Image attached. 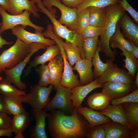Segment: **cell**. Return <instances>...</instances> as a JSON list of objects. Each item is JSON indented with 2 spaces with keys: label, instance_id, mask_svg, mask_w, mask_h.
<instances>
[{
  "label": "cell",
  "instance_id": "31",
  "mask_svg": "<svg viewBox=\"0 0 138 138\" xmlns=\"http://www.w3.org/2000/svg\"><path fill=\"white\" fill-rule=\"evenodd\" d=\"M62 43L67 55V59L71 66L73 65L81 59L80 50L76 45L65 40Z\"/></svg>",
  "mask_w": 138,
  "mask_h": 138
},
{
  "label": "cell",
  "instance_id": "36",
  "mask_svg": "<svg viewBox=\"0 0 138 138\" xmlns=\"http://www.w3.org/2000/svg\"><path fill=\"white\" fill-rule=\"evenodd\" d=\"M110 42L119 44L133 54L132 46L128 40L125 38L121 32L120 28L118 22L115 32L111 37Z\"/></svg>",
  "mask_w": 138,
  "mask_h": 138
},
{
  "label": "cell",
  "instance_id": "29",
  "mask_svg": "<svg viewBox=\"0 0 138 138\" xmlns=\"http://www.w3.org/2000/svg\"><path fill=\"white\" fill-rule=\"evenodd\" d=\"M131 131L138 128V103L124 102L122 103Z\"/></svg>",
  "mask_w": 138,
  "mask_h": 138
},
{
  "label": "cell",
  "instance_id": "15",
  "mask_svg": "<svg viewBox=\"0 0 138 138\" xmlns=\"http://www.w3.org/2000/svg\"><path fill=\"white\" fill-rule=\"evenodd\" d=\"M101 125L105 131V138H132L134 131L120 123L111 121Z\"/></svg>",
  "mask_w": 138,
  "mask_h": 138
},
{
  "label": "cell",
  "instance_id": "48",
  "mask_svg": "<svg viewBox=\"0 0 138 138\" xmlns=\"http://www.w3.org/2000/svg\"><path fill=\"white\" fill-rule=\"evenodd\" d=\"M2 24V22L0 23V27ZM13 43L12 42H8L4 39L2 38L0 35V49L3 47L4 45H9L12 44Z\"/></svg>",
  "mask_w": 138,
  "mask_h": 138
},
{
  "label": "cell",
  "instance_id": "40",
  "mask_svg": "<svg viewBox=\"0 0 138 138\" xmlns=\"http://www.w3.org/2000/svg\"><path fill=\"white\" fill-rule=\"evenodd\" d=\"M105 129L101 125H98L90 128L87 138H105Z\"/></svg>",
  "mask_w": 138,
  "mask_h": 138
},
{
  "label": "cell",
  "instance_id": "39",
  "mask_svg": "<svg viewBox=\"0 0 138 138\" xmlns=\"http://www.w3.org/2000/svg\"><path fill=\"white\" fill-rule=\"evenodd\" d=\"M103 27L88 25L82 31L81 35L83 39L88 38L100 36L103 31Z\"/></svg>",
  "mask_w": 138,
  "mask_h": 138
},
{
  "label": "cell",
  "instance_id": "46",
  "mask_svg": "<svg viewBox=\"0 0 138 138\" xmlns=\"http://www.w3.org/2000/svg\"><path fill=\"white\" fill-rule=\"evenodd\" d=\"M0 112H5L7 114V110L3 96L0 94Z\"/></svg>",
  "mask_w": 138,
  "mask_h": 138
},
{
  "label": "cell",
  "instance_id": "26",
  "mask_svg": "<svg viewBox=\"0 0 138 138\" xmlns=\"http://www.w3.org/2000/svg\"><path fill=\"white\" fill-rule=\"evenodd\" d=\"M23 96H3L8 115H16L26 111L22 105Z\"/></svg>",
  "mask_w": 138,
  "mask_h": 138
},
{
  "label": "cell",
  "instance_id": "2",
  "mask_svg": "<svg viewBox=\"0 0 138 138\" xmlns=\"http://www.w3.org/2000/svg\"><path fill=\"white\" fill-rule=\"evenodd\" d=\"M107 8L106 20L103 27L102 32L98 40V45L100 48V52L103 53L106 57L114 61L117 49L112 51L111 49L110 40L114 33L117 24L125 11L118 3L107 6Z\"/></svg>",
  "mask_w": 138,
  "mask_h": 138
},
{
  "label": "cell",
  "instance_id": "5",
  "mask_svg": "<svg viewBox=\"0 0 138 138\" xmlns=\"http://www.w3.org/2000/svg\"><path fill=\"white\" fill-rule=\"evenodd\" d=\"M30 13L27 10H25L21 13L17 15H10L8 14L0 5V14L2 18V24L0 27V33L6 30L12 29L16 26L21 25L25 28L29 26L36 30L42 32L44 29L41 26H37L30 20L29 16Z\"/></svg>",
  "mask_w": 138,
  "mask_h": 138
},
{
  "label": "cell",
  "instance_id": "9",
  "mask_svg": "<svg viewBox=\"0 0 138 138\" xmlns=\"http://www.w3.org/2000/svg\"><path fill=\"white\" fill-rule=\"evenodd\" d=\"M42 4L48 10L53 11L54 6L60 11L61 16L59 21L68 26L70 30L75 31L77 13L78 11L76 7L70 8L64 5L60 0H43Z\"/></svg>",
  "mask_w": 138,
  "mask_h": 138
},
{
  "label": "cell",
  "instance_id": "38",
  "mask_svg": "<svg viewBox=\"0 0 138 138\" xmlns=\"http://www.w3.org/2000/svg\"><path fill=\"white\" fill-rule=\"evenodd\" d=\"M111 105H116L124 102L138 103V88L135 89L129 94L119 98L110 100Z\"/></svg>",
  "mask_w": 138,
  "mask_h": 138
},
{
  "label": "cell",
  "instance_id": "22",
  "mask_svg": "<svg viewBox=\"0 0 138 138\" xmlns=\"http://www.w3.org/2000/svg\"><path fill=\"white\" fill-rule=\"evenodd\" d=\"M50 75L51 83L56 90L59 85L64 68L62 56L60 54L49 61L48 65Z\"/></svg>",
  "mask_w": 138,
  "mask_h": 138
},
{
  "label": "cell",
  "instance_id": "50",
  "mask_svg": "<svg viewBox=\"0 0 138 138\" xmlns=\"http://www.w3.org/2000/svg\"><path fill=\"white\" fill-rule=\"evenodd\" d=\"M134 133L132 138H138V129L133 131Z\"/></svg>",
  "mask_w": 138,
  "mask_h": 138
},
{
  "label": "cell",
  "instance_id": "6",
  "mask_svg": "<svg viewBox=\"0 0 138 138\" xmlns=\"http://www.w3.org/2000/svg\"><path fill=\"white\" fill-rule=\"evenodd\" d=\"M48 46L40 43H33L30 52L21 62L14 67L9 69H6L4 72L6 80L13 84L20 89L23 90L26 88V84L21 80L22 72L27 64L29 62L32 56L36 52L41 49H45Z\"/></svg>",
  "mask_w": 138,
  "mask_h": 138
},
{
  "label": "cell",
  "instance_id": "51",
  "mask_svg": "<svg viewBox=\"0 0 138 138\" xmlns=\"http://www.w3.org/2000/svg\"><path fill=\"white\" fill-rule=\"evenodd\" d=\"M35 2V3L37 5L39 4L41 2H42L41 0H32Z\"/></svg>",
  "mask_w": 138,
  "mask_h": 138
},
{
  "label": "cell",
  "instance_id": "13",
  "mask_svg": "<svg viewBox=\"0 0 138 138\" xmlns=\"http://www.w3.org/2000/svg\"><path fill=\"white\" fill-rule=\"evenodd\" d=\"M102 92L110 100L124 96L133 90L131 84L121 82H109L104 84Z\"/></svg>",
  "mask_w": 138,
  "mask_h": 138
},
{
  "label": "cell",
  "instance_id": "41",
  "mask_svg": "<svg viewBox=\"0 0 138 138\" xmlns=\"http://www.w3.org/2000/svg\"><path fill=\"white\" fill-rule=\"evenodd\" d=\"M118 3L125 11H127L132 16L134 20L138 24V13L129 4L127 0H119Z\"/></svg>",
  "mask_w": 138,
  "mask_h": 138
},
{
  "label": "cell",
  "instance_id": "52",
  "mask_svg": "<svg viewBox=\"0 0 138 138\" xmlns=\"http://www.w3.org/2000/svg\"><path fill=\"white\" fill-rule=\"evenodd\" d=\"M2 79H3V77H1L0 76V83L1 82V80H2Z\"/></svg>",
  "mask_w": 138,
  "mask_h": 138
},
{
  "label": "cell",
  "instance_id": "23",
  "mask_svg": "<svg viewBox=\"0 0 138 138\" xmlns=\"http://www.w3.org/2000/svg\"><path fill=\"white\" fill-rule=\"evenodd\" d=\"M12 15L19 14L24 10H27L35 17L40 18V16L38 12L39 9L32 0H9Z\"/></svg>",
  "mask_w": 138,
  "mask_h": 138
},
{
  "label": "cell",
  "instance_id": "47",
  "mask_svg": "<svg viewBox=\"0 0 138 138\" xmlns=\"http://www.w3.org/2000/svg\"><path fill=\"white\" fill-rule=\"evenodd\" d=\"M131 45L132 48V53L134 57L138 59V46L135 45L132 42L128 40Z\"/></svg>",
  "mask_w": 138,
  "mask_h": 138
},
{
  "label": "cell",
  "instance_id": "12",
  "mask_svg": "<svg viewBox=\"0 0 138 138\" xmlns=\"http://www.w3.org/2000/svg\"><path fill=\"white\" fill-rule=\"evenodd\" d=\"M24 28L20 25L16 26L12 29V34L16 36L17 38L27 43H40L48 46L56 44L53 39L45 38L42 32L36 30L35 33H31L26 31Z\"/></svg>",
  "mask_w": 138,
  "mask_h": 138
},
{
  "label": "cell",
  "instance_id": "44",
  "mask_svg": "<svg viewBox=\"0 0 138 138\" xmlns=\"http://www.w3.org/2000/svg\"><path fill=\"white\" fill-rule=\"evenodd\" d=\"M0 5L6 10L12 14L11 7L9 0H0Z\"/></svg>",
  "mask_w": 138,
  "mask_h": 138
},
{
  "label": "cell",
  "instance_id": "8",
  "mask_svg": "<svg viewBox=\"0 0 138 138\" xmlns=\"http://www.w3.org/2000/svg\"><path fill=\"white\" fill-rule=\"evenodd\" d=\"M53 87L51 84L48 87L34 85L30 93L23 97V102L29 105L32 109H44L50 101L49 95Z\"/></svg>",
  "mask_w": 138,
  "mask_h": 138
},
{
  "label": "cell",
  "instance_id": "34",
  "mask_svg": "<svg viewBox=\"0 0 138 138\" xmlns=\"http://www.w3.org/2000/svg\"><path fill=\"white\" fill-rule=\"evenodd\" d=\"M0 94L2 96H25V90H18L5 79H2L0 83Z\"/></svg>",
  "mask_w": 138,
  "mask_h": 138
},
{
  "label": "cell",
  "instance_id": "28",
  "mask_svg": "<svg viewBox=\"0 0 138 138\" xmlns=\"http://www.w3.org/2000/svg\"><path fill=\"white\" fill-rule=\"evenodd\" d=\"M110 100L102 92L94 93L89 96L87 103L90 108L102 110L106 108L109 105Z\"/></svg>",
  "mask_w": 138,
  "mask_h": 138
},
{
  "label": "cell",
  "instance_id": "32",
  "mask_svg": "<svg viewBox=\"0 0 138 138\" xmlns=\"http://www.w3.org/2000/svg\"><path fill=\"white\" fill-rule=\"evenodd\" d=\"M90 12L88 7L78 10L75 31L81 35L82 30L89 25Z\"/></svg>",
  "mask_w": 138,
  "mask_h": 138
},
{
  "label": "cell",
  "instance_id": "37",
  "mask_svg": "<svg viewBox=\"0 0 138 138\" xmlns=\"http://www.w3.org/2000/svg\"><path fill=\"white\" fill-rule=\"evenodd\" d=\"M35 70L39 76L38 85L47 86L50 84V75L48 65H41Z\"/></svg>",
  "mask_w": 138,
  "mask_h": 138
},
{
  "label": "cell",
  "instance_id": "7",
  "mask_svg": "<svg viewBox=\"0 0 138 138\" xmlns=\"http://www.w3.org/2000/svg\"><path fill=\"white\" fill-rule=\"evenodd\" d=\"M71 89L59 85L56 94L44 108L46 111L54 109L59 110L65 114L69 115L74 111V107L71 99Z\"/></svg>",
  "mask_w": 138,
  "mask_h": 138
},
{
  "label": "cell",
  "instance_id": "24",
  "mask_svg": "<svg viewBox=\"0 0 138 138\" xmlns=\"http://www.w3.org/2000/svg\"><path fill=\"white\" fill-rule=\"evenodd\" d=\"M31 121L30 115L26 111L13 116L11 128L16 135L14 138H24L22 133L30 125Z\"/></svg>",
  "mask_w": 138,
  "mask_h": 138
},
{
  "label": "cell",
  "instance_id": "3",
  "mask_svg": "<svg viewBox=\"0 0 138 138\" xmlns=\"http://www.w3.org/2000/svg\"><path fill=\"white\" fill-rule=\"evenodd\" d=\"M33 43H27L17 38L13 45L3 51L0 55V74L22 61L31 52Z\"/></svg>",
  "mask_w": 138,
  "mask_h": 138
},
{
  "label": "cell",
  "instance_id": "4",
  "mask_svg": "<svg viewBox=\"0 0 138 138\" xmlns=\"http://www.w3.org/2000/svg\"><path fill=\"white\" fill-rule=\"evenodd\" d=\"M40 12L45 14L52 23L53 30L59 37L77 45L79 48L82 59L86 58V55L83 48V40L80 34L75 31L68 29L67 26H64L56 18V11H51L48 10L43 5L42 2L37 5Z\"/></svg>",
  "mask_w": 138,
  "mask_h": 138
},
{
  "label": "cell",
  "instance_id": "30",
  "mask_svg": "<svg viewBox=\"0 0 138 138\" xmlns=\"http://www.w3.org/2000/svg\"><path fill=\"white\" fill-rule=\"evenodd\" d=\"M100 48L98 46L93 56L92 62L94 66L93 71L94 79L98 78L109 67L113 64V61L111 59H106V62L103 63L100 57Z\"/></svg>",
  "mask_w": 138,
  "mask_h": 138
},
{
  "label": "cell",
  "instance_id": "21",
  "mask_svg": "<svg viewBox=\"0 0 138 138\" xmlns=\"http://www.w3.org/2000/svg\"><path fill=\"white\" fill-rule=\"evenodd\" d=\"M78 112L86 119L90 128L111 121V119L94 109L81 106L77 109Z\"/></svg>",
  "mask_w": 138,
  "mask_h": 138
},
{
  "label": "cell",
  "instance_id": "35",
  "mask_svg": "<svg viewBox=\"0 0 138 138\" xmlns=\"http://www.w3.org/2000/svg\"><path fill=\"white\" fill-rule=\"evenodd\" d=\"M119 0H83L76 8L78 10L90 6L104 7L118 3Z\"/></svg>",
  "mask_w": 138,
  "mask_h": 138
},
{
  "label": "cell",
  "instance_id": "45",
  "mask_svg": "<svg viewBox=\"0 0 138 138\" xmlns=\"http://www.w3.org/2000/svg\"><path fill=\"white\" fill-rule=\"evenodd\" d=\"M13 132L11 128L7 129H0V137L6 136L10 137L12 136Z\"/></svg>",
  "mask_w": 138,
  "mask_h": 138
},
{
  "label": "cell",
  "instance_id": "20",
  "mask_svg": "<svg viewBox=\"0 0 138 138\" xmlns=\"http://www.w3.org/2000/svg\"><path fill=\"white\" fill-rule=\"evenodd\" d=\"M99 112L110 118L113 121L127 126L130 129V126L122 103L114 106L109 105L106 108Z\"/></svg>",
  "mask_w": 138,
  "mask_h": 138
},
{
  "label": "cell",
  "instance_id": "18",
  "mask_svg": "<svg viewBox=\"0 0 138 138\" xmlns=\"http://www.w3.org/2000/svg\"><path fill=\"white\" fill-rule=\"evenodd\" d=\"M91 61L86 59H81L75 63L73 68L78 72L80 77L79 82L81 85H84L92 82L94 79L92 69Z\"/></svg>",
  "mask_w": 138,
  "mask_h": 138
},
{
  "label": "cell",
  "instance_id": "17",
  "mask_svg": "<svg viewBox=\"0 0 138 138\" xmlns=\"http://www.w3.org/2000/svg\"><path fill=\"white\" fill-rule=\"evenodd\" d=\"M44 109H32V112L36 124L30 131L31 138H47L45 131V119L49 114Z\"/></svg>",
  "mask_w": 138,
  "mask_h": 138
},
{
  "label": "cell",
  "instance_id": "16",
  "mask_svg": "<svg viewBox=\"0 0 138 138\" xmlns=\"http://www.w3.org/2000/svg\"><path fill=\"white\" fill-rule=\"evenodd\" d=\"M124 38L138 46V27L125 13L118 22Z\"/></svg>",
  "mask_w": 138,
  "mask_h": 138
},
{
  "label": "cell",
  "instance_id": "49",
  "mask_svg": "<svg viewBox=\"0 0 138 138\" xmlns=\"http://www.w3.org/2000/svg\"><path fill=\"white\" fill-rule=\"evenodd\" d=\"M135 79L134 81V87L135 89L138 88V72H137L135 75Z\"/></svg>",
  "mask_w": 138,
  "mask_h": 138
},
{
  "label": "cell",
  "instance_id": "19",
  "mask_svg": "<svg viewBox=\"0 0 138 138\" xmlns=\"http://www.w3.org/2000/svg\"><path fill=\"white\" fill-rule=\"evenodd\" d=\"M60 53V49L57 44L48 46L46 50L42 55L35 57L29 63L28 66L25 71V76L29 74L31 68L35 67L39 64H44Z\"/></svg>",
  "mask_w": 138,
  "mask_h": 138
},
{
  "label": "cell",
  "instance_id": "43",
  "mask_svg": "<svg viewBox=\"0 0 138 138\" xmlns=\"http://www.w3.org/2000/svg\"><path fill=\"white\" fill-rule=\"evenodd\" d=\"M83 0H62V3L66 6L73 8L76 7L81 3Z\"/></svg>",
  "mask_w": 138,
  "mask_h": 138
},
{
  "label": "cell",
  "instance_id": "25",
  "mask_svg": "<svg viewBox=\"0 0 138 138\" xmlns=\"http://www.w3.org/2000/svg\"><path fill=\"white\" fill-rule=\"evenodd\" d=\"M109 44L110 47L112 48H118L122 51V52L120 54V55L125 57V59L123 60L125 62V67L130 75L135 79L136 73L138 70V59L135 58L132 53L119 44L111 42H109Z\"/></svg>",
  "mask_w": 138,
  "mask_h": 138
},
{
  "label": "cell",
  "instance_id": "42",
  "mask_svg": "<svg viewBox=\"0 0 138 138\" xmlns=\"http://www.w3.org/2000/svg\"><path fill=\"white\" fill-rule=\"evenodd\" d=\"M12 118L5 112H0V129L11 127Z\"/></svg>",
  "mask_w": 138,
  "mask_h": 138
},
{
  "label": "cell",
  "instance_id": "14",
  "mask_svg": "<svg viewBox=\"0 0 138 138\" xmlns=\"http://www.w3.org/2000/svg\"><path fill=\"white\" fill-rule=\"evenodd\" d=\"M103 85L98 84L96 79L88 84L72 88L71 99L74 108L77 109L80 107L84 98L91 91L96 88H102Z\"/></svg>",
  "mask_w": 138,
  "mask_h": 138
},
{
  "label": "cell",
  "instance_id": "27",
  "mask_svg": "<svg viewBox=\"0 0 138 138\" xmlns=\"http://www.w3.org/2000/svg\"><path fill=\"white\" fill-rule=\"evenodd\" d=\"M88 7L90 12L89 25L103 27L107 17V6L104 7L90 6Z\"/></svg>",
  "mask_w": 138,
  "mask_h": 138
},
{
  "label": "cell",
  "instance_id": "33",
  "mask_svg": "<svg viewBox=\"0 0 138 138\" xmlns=\"http://www.w3.org/2000/svg\"><path fill=\"white\" fill-rule=\"evenodd\" d=\"M98 37L88 38L83 39V48L86 59L92 61L97 48Z\"/></svg>",
  "mask_w": 138,
  "mask_h": 138
},
{
  "label": "cell",
  "instance_id": "11",
  "mask_svg": "<svg viewBox=\"0 0 138 138\" xmlns=\"http://www.w3.org/2000/svg\"><path fill=\"white\" fill-rule=\"evenodd\" d=\"M133 79L128 71L113 63L97 79L99 84H104L108 82H114L131 84Z\"/></svg>",
  "mask_w": 138,
  "mask_h": 138
},
{
  "label": "cell",
  "instance_id": "1",
  "mask_svg": "<svg viewBox=\"0 0 138 138\" xmlns=\"http://www.w3.org/2000/svg\"><path fill=\"white\" fill-rule=\"evenodd\" d=\"M47 117L48 132L52 138H83L90 129L87 121L76 108L69 115L53 110Z\"/></svg>",
  "mask_w": 138,
  "mask_h": 138
},
{
  "label": "cell",
  "instance_id": "10",
  "mask_svg": "<svg viewBox=\"0 0 138 138\" xmlns=\"http://www.w3.org/2000/svg\"><path fill=\"white\" fill-rule=\"evenodd\" d=\"M56 43L59 46L61 51L64 63L63 72L59 85L64 87L72 89L75 87L81 86L79 80L77 79L78 76L75 75L73 72L72 67L67 60L66 53L63 46L61 38L55 34L51 37Z\"/></svg>",
  "mask_w": 138,
  "mask_h": 138
}]
</instances>
